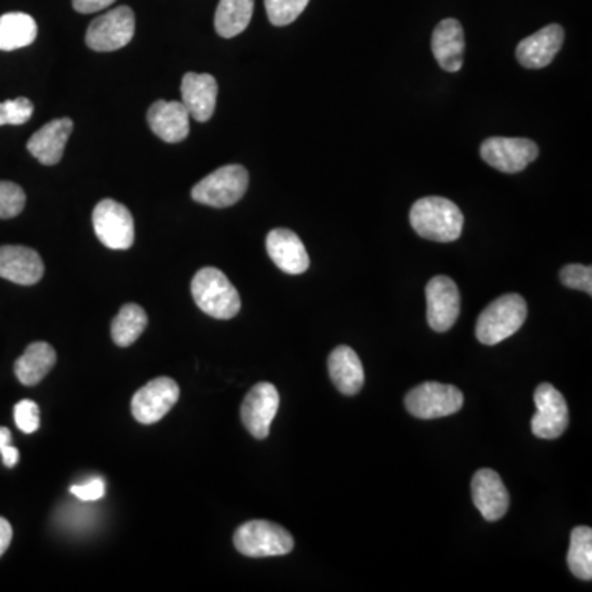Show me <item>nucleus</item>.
Listing matches in <instances>:
<instances>
[{
  "label": "nucleus",
  "instance_id": "nucleus-7",
  "mask_svg": "<svg viewBox=\"0 0 592 592\" xmlns=\"http://www.w3.org/2000/svg\"><path fill=\"white\" fill-rule=\"evenodd\" d=\"M135 35L134 10L122 5L94 19L86 32V43L94 51H116L127 47Z\"/></svg>",
  "mask_w": 592,
  "mask_h": 592
},
{
  "label": "nucleus",
  "instance_id": "nucleus-14",
  "mask_svg": "<svg viewBox=\"0 0 592 592\" xmlns=\"http://www.w3.org/2000/svg\"><path fill=\"white\" fill-rule=\"evenodd\" d=\"M565 42V30L560 25H546L542 30L533 33L518 43L517 56L518 63L527 68V70H542L555 60L558 51Z\"/></svg>",
  "mask_w": 592,
  "mask_h": 592
},
{
  "label": "nucleus",
  "instance_id": "nucleus-29",
  "mask_svg": "<svg viewBox=\"0 0 592 592\" xmlns=\"http://www.w3.org/2000/svg\"><path fill=\"white\" fill-rule=\"evenodd\" d=\"M27 196L12 181H0V219H12L24 211Z\"/></svg>",
  "mask_w": 592,
  "mask_h": 592
},
{
  "label": "nucleus",
  "instance_id": "nucleus-12",
  "mask_svg": "<svg viewBox=\"0 0 592 592\" xmlns=\"http://www.w3.org/2000/svg\"><path fill=\"white\" fill-rule=\"evenodd\" d=\"M180 398V387L170 377L148 382L132 398V415L142 425H153L167 415Z\"/></svg>",
  "mask_w": 592,
  "mask_h": 592
},
{
  "label": "nucleus",
  "instance_id": "nucleus-25",
  "mask_svg": "<svg viewBox=\"0 0 592 592\" xmlns=\"http://www.w3.org/2000/svg\"><path fill=\"white\" fill-rule=\"evenodd\" d=\"M254 0H221L214 15V27L222 38L237 37L249 27Z\"/></svg>",
  "mask_w": 592,
  "mask_h": 592
},
{
  "label": "nucleus",
  "instance_id": "nucleus-35",
  "mask_svg": "<svg viewBox=\"0 0 592 592\" xmlns=\"http://www.w3.org/2000/svg\"><path fill=\"white\" fill-rule=\"evenodd\" d=\"M12 527L5 518L0 517V556L4 555L12 542Z\"/></svg>",
  "mask_w": 592,
  "mask_h": 592
},
{
  "label": "nucleus",
  "instance_id": "nucleus-11",
  "mask_svg": "<svg viewBox=\"0 0 592 592\" xmlns=\"http://www.w3.org/2000/svg\"><path fill=\"white\" fill-rule=\"evenodd\" d=\"M461 296L456 283L438 275L426 285V320L436 333H446L458 321Z\"/></svg>",
  "mask_w": 592,
  "mask_h": 592
},
{
  "label": "nucleus",
  "instance_id": "nucleus-19",
  "mask_svg": "<svg viewBox=\"0 0 592 592\" xmlns=\"http://www.w3.org/2000/svg\"><path fill=\"white\" fill-rule=\"evenodd\" d=\"M267 252L273 264L290 275H300L310 267V255L300 237L290 229L278 227L270 231L267 236Z\"/></svg>",
  "mask_w": 592,
  "mask_h": 592
},
{
  "label": "nucleus",
  "instance_id": "nucleus-34",
  "mask_svg": "<svg viewBox=\"0 0 592 592\" xmlns=\"http://www.w3.org/2000/svg\"><path fill=\"white\" fill-rule=\"evenodd\" d=\"M114 2L116 0H73V7L79 14H96L99 10L107 9Z\"/></svg>",
  "mask_w": 592,
  "mask_h": 592
},
{
  "label": "nucleus",
  "instance_id": "nucleus-36",
  "mask_svg": "<svg viewBox=\"0 0 592 592\" xmlns=\"http://www.w3.org/2000/svg\"><path fill=\"white\" fill-rule=\"evenodd\" d=\"M0 454H2V461H4L7 468H14L15 464L19 463V449L14 448L12 444H7V446L0 449Z\"/></svg>",
  "mask_w": 592,
  "mask_h": 592
},
{
  "label": "nucleus",
  "instance_id": "nucleus-4",
  "mask_svg": "<svg viewBox=\"0 0 592 592\" xmlns=\"http://www.w3.org/2000/svg\"><path fill=\"white\" fill-rule=\"evenodd\" d=\"M234 546L239 553L249 558H269L288 555L295 540L285 528L267 520H250L237 528Z\"/></svg>",
  "mask_w": 592,
  "mask_h": 592
},
{
  "label": "nucleus",
  "instance_id": "nucleus-32",
  "mask_svg": "<svg viewBox=\"0 0 592 592\" xmlns=\"http://www.w3.org/2000/svg\"><path fill=\"white\" fill-rule=\"evenodd\" d=\"M15 423L20 431L32 435L40 428V408L33 400H22L14 408Z\"/></svg>",
  "mask_w": 592,
  "mask_h": 592
},
{
  "label": "nucleus",
  "instance_id": "nucleus-9",
  "mask_svg": "<svg viewBox=\"0 0 592 592\" xmlns=\"http://www.w3.org/2000/svg\"><path fill=\"white\" fill-rule=\"evenodd\" d=\"M537 413L532 418V433L540 440H555L569 425L568 403L560 390L551 384H540L535 390Z\"/></svg>",
  "mask_w": 592,
  "mask_h": 592
},
{
  "label": "nucleus",
  "instance_id": "nucleus-27",
  "mask_svg": "<svg viewBox=\"0 0 592 592\" xmlns=\"http://www.w3.org/2000/svg\"><path fill=\"white\" fill-rule=\"evenodd\" d=\"M569 571L578 579H592V530L589 527H576L571 532L568 551Z\"/></svg>",
  "mask_w": 592,
  "mask_h": 592
},
{
  "label": "nucleus",
  "instance_id": "nucleus-5",
  "mask_svg": "<svg viewBox=\"0 0 592 592\" xmlns=\"http://www.w3.org/2000/svg\"><path fill=\"white\" fill-rule=\"evenodd\" d=\"M249 186V173L242 165H226L196 183L191 190V198L196 203L229 208L246 195Z\"/></svg>",
  "mask_w": 592,
  "mask_h": 592
},
{
  "label": "nucleus",
  "instance_id": "nucleus-37",
  "mask_svg": "<svg viewBox=\"0 0 592 592\" xmlns=\"http://www.w3.org/2000/svg\"><path fill=\"white\" fill-rule=\"evenodd\" d=\"M10 441H12L10 431L7 430V428H4V426H0V449L7 446V444H10Z\"/></svg>",
  "mask_w": 592,
  "mask_h": 592
},
{
  "label": "nucleus",
  "instance_id": "nucleus-1",
  "mask_svg": "<svg viewBox=\"0 0 592 592\" xmlns=\"http://www.w3.org/2000/svg\"><path fill=\"white\" fill-rule=\"evenodd\" d=\"M410 224L423 239L453 242L458 241L463 234L464 216L453 201L440 196H428L413 204Z\"/></svg>",
  "mask_w": 592,
  "mask_h": 592
},
{
  "label": "nucleus",
  "instance_id": "nucleus-6",
  "mask_svg": "<svg viewBox=\"0 0 592 592\" xmlns=\"http://www.w3.org/2000/svg\"><path fill=\"white\" fill-rule=\"evenodd\" d=\"M464 405V395L454 385L425 382L408 392L405 407L408 413L421 420L449 417L458 413Z\"/></svg>",
  "mask_w": 592,
  "mask_h": 592
},
{
  "label": "nucleus",
  "instance_id": "nucleus-26",
  "mask_svg": "<svg viewBox=\"0 0 592 592\" xmlns=\"http://www.w3.org/2000/svg\"><path fill=\"white\" fill-rule=\"evenodd\" d=\"M148 318L144 308L135 303L124 305L112 320L111 334L117 346L129 347L147 328Z\"/></svg>",
  "mask_w": 592,
  "mask_h": 592
},
{
  "label": "nucleus",
  "instance_id": "nucleus-13",
  "mask_svg": "<svg viewBox=\"0 0 592 592\" xmlns=\"http://www.w3.org/2000/svg\"><path fill=\"white\" fill-rule=\"evenodd\" d=\"M280 407V395L275 385L260 382L250 389L241 407L242 423L250 435L265 440L270 433L273 418Z\"/></svg>",
  "mask_w": 592,
  "mask_h": 592
},
{
  "label": "nucleus",
  "instance_id": "nucleus-31",
  "mask_svg": "<svg viewBox=\"0 0 592 592\" xmlns=\"http://www.w3.org/2000/svg\"><path fill=\"white\" fill-rule=\"evenodd\" d=\"M561 282L568 288L592 295V269L586 265H566L560 272Z\"/></svg>",
  "mask_w": 592,
  "mask_h": 592
},
{
  "label": "nucleus",
  "instance_id": "nucleus-17",
  "mask_svg": "<svg viewBox=\"0 0 592 592\" xmlns=\"http://www.w3.org/2000/svg\"><path fill=\"white\" fill-rule=\"evenodd\" d=\"M45 273L42 257L37 250L24 246L0 247V277L17 285H35Z\"/></svg>",
  "mask_w": 592,
  "mask_h": 592
},
{
  "label": "nucleus",
  "instance_id": "nucleus-15",
  "mask_svg": "<svg viewBox=\"0 0 592 592\" xmlns=\"http://www.w3.org/2000/svg\"><path fill=\"white\" fill-rule=\"evenodd\" d=\"M472 500L487 522H497L509 510L510 497L507 487L497 472L481 469L472 477Z\"/></svg>",
  "mask_w": 592,
  "mask_h": 592
},
{
  "label": "nucleus",
  "instance_id": "nucleus-18",
  "mask_svg": "<svg viewBox=\"0 0 592 592\" xmlns=\"http://www.w3.org/2000/svg\"><path fill=\"white\" fill-rule=\"evenodd\" d=\"M218 101V81L213 74L186 73L181 83V102L190 116L198 122H208L213 117Z\"/></svg>",
  "mask_w": 592,
  "mask_h": 592
},
{
  "label": "nucleus",
  "instance_id": "nucleus-23",
  "mask_svg": "<svg viewBox=\"0 0 592 592\" xmlns=\"http://www.w3.org/2000/svg\"><path fill=\"white\" fill-rule=\"evenodd\" d=\"M56 364V351L48 343H33L15 362V375L20 384L32 387L45 379Z\"/></svg>",
  "mask_w": 592,
  "mask_h": 592
},
{
  "label": "nucleus",
  "instance_id": "nucleus-22",
  "mask_svg": "<svg viewBox=\"0 0 592 592\" xmlns=\"http://www.w3.org/2000/svg\"><path fill=\"white\" fill-rule=\"evenodd\" d=\"M329 377L336 389L344 395H356L364 387V367L356 351L349 346H339L329 354Z\"/></svg>",
  "mask_w": 592,
  "mask_h": 592
},
{
  "label": "nucleus",
  "instance_id": "nucleus-8",
  "mask_svg": "<svg viewBox=\"0 0 592 592\" xmlns=\"http://www.w3.org/2000/svg\"><path fill=\"white\" fill-rule=\"evenodd\" d=\"M93 226L99 241L109 249L127 250L134 244V218L124 204L114 199H102L94 208Z\"/></svg>",
  "mask_w": 592,
  "mask_h": 592
},
{
  "label": "nucleus",
  "instance_id": "nucleus-10",
  "mask_svg": "<svg viewBox=\"0 0 592 592\" xmlns=\"http://www.w3.org/2000/svg\"><path fill=\"white\" fill-rule=\"evenodd\" d=\"M481 157L499 172H522L538 157V145L533 140L492 137L481 145Z\"/></svg>",
  "mask_w": 592,
  "mask_h": 592
},
{
  "label": "nucleus",
  "instance_id": "nucleus-16",
  "mask_svg": "<svg viewBox=\"0 0 592 592\" xmlns=\"http://www.w3.org/2000/svg\"><path fill=\"white\" fill-rule=\"evenodd\" d=\"M190 117L183 102L157 101L148 109L147 121L158 139L178 144L190 134Z\"/></svg>",
  "mask_w": 592,
  "mask_h": 592
},
{
  "label": "nucleus",
  "instance_id": "nucleus-33",
  "mask_svg": "<svg viewBox=\"0 0 592 592\" xmlns=\"http://www.w3.org/2000/svg\"><path fill=\"white\" fill-rule=\"evenodd\" d=\"M71 494L76 495L78 499L84 500V502H93V500L104 497L106 484H104L101 477H94V479H89L84 484H76V486L71 487Z\"/></svg>",
  "mask_w": 592,
  "mask_h": 592
},
{
  "label": "nucleus",
  "instance_id": "nucleus-24",
  "mask_svg": "<svg viewBox=\"0 0 592 592\" xmlns=\"http://www.w3.org/2000/svg\"><path fill=\"white\" fill-rule=\"evenodd\" d=\"M38 35L37 22L24 12H10L0 17V50L14 51L28 47Z\"/></svg>",
  "mask_w": 592,
  "mask_h": 592
},
{
  "label": "nucleus",
  "instance_id": "nucleus-2",
  "mask_svg": "<svg viewBox=\"0 0 592 592\" xmlns=\"http://www.w3.org/2000/svg\"><path fill=\"white\" fill-rule=\"evenodd\" d=\"M191 293L199 310L216 320H231L241 311V296L219 269L204 267L191 282Z\"/></svg>",
  "mask_w": 592,
  "mask_h": 592
},
{
  "label": "nucleus",
  "instance_id": "nucleus-28",
  "mask_svg": "<svg viewBox=\"0 0 592 592\" xmlns=\"http://www.w3.org/2000/svg\"><path fill=\"white\" fill-rule=\"evenodd\" d=\"M310 0H265V10L269 15L270 24L285 27L295 22Z\"/></svg>",
  "mask_w": 592,
  "mask_h": 592
},
{
  "label": "nucleus",
  "instance_id": "nucleus-3",
  "mask_svg": "<svg viewBox=\"0 0 592 592\" xmlns=\"http://www.w3.org/2000/svg\"><path fill=\"white\" fill-rule=\"evenodd\" d=\"M527 301L517 293H507L482 311L476 324V338L486 346H495L514 336L527 320Z\"/></svg>",
  "mask_w": 592,
  "mask_h": 592
},
{
  "label": "nucleus",
  "instance_id": "nucleus-30",
  "mask_svg": "<svg viewBox=\"0 0 592 592\" xmlns=\"http://www.w3.org/2000/svg\"><path fill=\"white\" fill-rule=\"evenodd\" d=\"M33 116V102L27 98L0 102V127L2 125H22Z\"/></svg>",
  "mask_w": 592,
  "mask_h": 592
},
{
  "label": "nucleus",
  "instance_id": "nucleus-21",
  "mask_svg": "<svg viewBox=\"0 0 592 592\" xmlns=\"http://www.w3.org/2000/svg\"><path fill=\"white\" fill-rule=\"evenodd\" d=\"M71 132H73V121L68 117L50 121L30 137L27 142V150L42 165H48V167L56 165L63 158L66 142L70 139Z\"/></svg>",
  "mask_w": 592,
  "mask_h": 592
},
{
  "label": "nucleus",
  "instance_id": "nucleus-20",
  "mask_svg": "<svg viewBox=\"0 0 592 592\" xmlns=\"http://www.w3.org/2000/svg\"><path fill=\"white\" fill-rule=\"evenodd\" d=\"M431 50L444 71L458 73L463 68L466 42L463 25L459 24V20H441L440 24L436 25L431 37Z\"/></svg>",
  "mask_w": 592,
  "mask_h": 592
}]
</instances>
